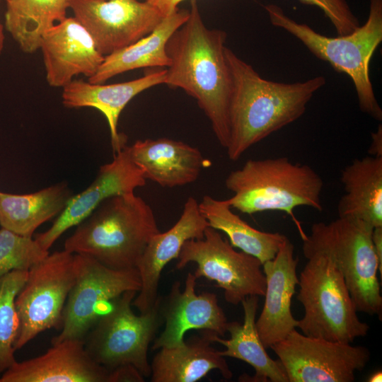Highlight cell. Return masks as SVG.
Wrapping results in <instances>:
<instances>
[{
	"label": "cell",
	"instance_id": "obj_1",
	"mask_svg": "<svg viewBox=\"0 0 382 382\" xmlns=\"http://www.w3.org/2000/svg\"><path fill=\"white\" fill-rule=\"evenodd\" d=\"M226 31L204 24L196 0H191L187 21L166 44L170 64L164 84L194 98L226 149L229 140V105L232 79L225 57Z\"/></svg>",
	"mask_w": 382,
	"mask_h": 382
},
{
	"label": "cell",
	"instance_id": "obj_36",
	"mask_svg": "<svg viewBox=\"0 0 382 382\" xmlns=\"http://www.w3.org/2000/svg\"><path fill=\"white\" fill-rule=\"evenodd\" d=\"M369 382H381L382 381V372L378 371L373 373L368 379Z\"/></svg>",
	"mask_w": 382,
	"mask_h": 382
},
{
	"label": "cell",
	"instance_id": "obj_4",
	"mask_svg": "<svg viewBox=\"0 0 382 382\" xmlns=\"http://www.w3.org/2000/svg\"><path fill=\"white\" fill-rule=\"evenodd\" d=\"M225 186L233 193L226 199L231 208L248 214L284 212L296 224L301 238L306 234L294 210L301 206L323 209L321 177L311 166L294 163L285 156L248 160L228 175Z\"/></svg>",
	"mask_w": 382,
	"mask_h": 382
},
{
	"label": "cell",
	"instance_id": "obj_23",
	"mask_svg": "<svg viewBox=\"0 0 382 382\" xmlns=\"http://www.w3.org/2000/svg\"><path fill=\"white\" fill-rule=\"evenodd\" d=\"M244 317L243 323L228 322L227 332L230 337L222 339L214 332L208 331L209 339L226 347L219 351L224 357H228L246 362L255 370V375L248 381L253 382H289L287 375L282 364L272 359L266 351L259 337L255 318L258 308V296H248L241 303Z\"/></svg>",
	"mask_w": 382,
	"mask_h": 382
},
{
	"label": "cell",
	"instance_id": "obj_5",
	"mask_svg": "<svg viewBox=\"0 0 382 382\" xmlns=\"http://www.w3.org/2000/svg\"><path fill=\"white\" fill-rule=\"evenodd\" d=\"M265 8L272 25L289 33L317 58L349 76L360 110L377 121L382 120V109L369 74L371 59L382 41V0H370L369 16L363 25L349 35L334 37L291 19L277 5L268 4Z\"/></svg>",
	"mask_w": 382,
	"mask_h": 382
},
{
	"label": "cell",
	"instance_id": "obj_17",
	"mask_svg": "<svg viewBox=\"0 0 382 382\" xmlns=\"http://www.w3.org/2000/svg\"><path fill=\"white\" fill-rule=\"evenodd\" d=\"M208 226L200 212L199 203L190 197L177 222L168 231H160L152 237L137 267L141 288L132 301V306L140 313L148 312L156 303L159 279L165 266L173 259H177L186 241L202 238Z\"/></svg>",
	"mask_w": 382,
	"mask_h": 382
},
{
	"label": "cell",
	"instance_id": "obj_6",
	"mask_svg": "<svg viewBox=\"0 0 382 382\" xmlns=\"http://www.w3.org/2000/svg\"><path fill=\"white\" fill-rule=\"evenodd\" d=\"M373 227L359 220L339 217L312 225L303 238L304 257L327 255L342 275L357 312L377 315L381 320L382 296L378 260L374 249Z\"/></svg>",
	"mask_w": 382,
	"mask_h": 382
},
{
	"label": "cell",
	"instance_id": "obj_21",
	"mask_svg": "<svg viewBox=\"0 0 382 382\" xmlns=\"http://www.w3.org/2000/svg\"><path fill=\"white\" fill-rule=\"evenodd\" d=\"M127 146L131 158L146 180L163 187L194 183L207 165L197 148L168 138L137 140Z\"/></svg>",
	"mask_w": 382,
	"mask_h": 382
},
{
	"label": "cell",
	"instance_id": "obj_30",
	"mask_svg": "<svg viewBox=\"0 0 382 382\" xmlns=\"http://www.w3.org/2000/svg\"><path fill=\"white\" fill-rule=\"evenodd\" d=\"M49 253L35 238L0 228V277L13 270L28 271Z\"/></svg>",
	"mask_w": 382,
	"mask_h": 382
},
{
	"label": "cell",
	"instance_id": "obj_24",
	"mask_svg": "<svg viewBox=\"0 0 382 382\" xmlns=\"http://www.w3.org/2000/svg\"><path fill=\"white\" fill-rule=\"evenodd\" d=\"M344 194L337 204L339 217L382 226V157L355 158L341 172Z\"/></svg>",
	"mask_w": 382,
	"mask_h": 382
},
{
	"label": "cell",
	"instance_id": "obj_25",
	"mask_svg": "<svg viewBox=\"0 0 382 382\" xmlns=\"http://www.w3.org/2000/svg\"><path fill=\"white\" fill-rule=\"evenodd\" d=\"M189 10L178 8L166 16L147 35L130 45L105 56L97 72L88 78L104 83L111 78L139 68L166 67L170 64L166 44L172 34L188 18Z\"/></svg>",
	"mask_w": 382,
	"mask_h": 382
},
{
	"label": "cell",
	"instance_id": "obj_13",
	"mask_svg": "<svg viewBox=\"0 0 382 382\" xmlns=\"http://www.w3.org/2000/svg\"><path fill=\"white\" fill-rule=\"evenodd\" d=\"M69 8L105 57L147 35L164 17L138 0H69Z\"/></svg>",
	"mask_w": 382,
	"mask_h": 382
},
{
	"label": "cell",
	"instance_id": "obj_33",
	"mask_svg": "<svg viewBox=\"0 0 382 382\" xmlns=\"http://www.w3.org/2000/svg\"><path fill=\"white\" fill-rule=\"evenodd\" d=\"M157 8L164 16L178 9V5L184 0H144Z\"/></svg>",
	"mask_w": 382,
	"mask_h": 382
},
{
	"label": "cell",
	"instance_id": "obj_16",
	"mask_svg": "<svg viewBox=\"0 0 382 382\" xmlns=\"http://www.w3.org/2000/svg\"><path fill=\"white\" fill-rule=\"evenodd\" d=\"M39 50L47 82L56 88H63L79 74L93 76L105 58L91 34L74 16L66 17L48 29Z\"/></svg>",
	"mask_w": 382,
	"mask_h": 382
},
{
	"label": "cell",
	"instance_id": "obj_10",
	"mask_svg": "<svg viewBox=\"0 0 382 382\" xmlns=\"http://www.w3.org/2000/svg\"><path fill=\"white\" fill-rule=\"evenodd\" d=\"M176 268L195 262L198 279L204 277L224 291L226 301L238 305L248 296H264L266 279L262 262L255 257L237 251L219 231L208 226L201 239H190L177 257Z\"/></svg>",
	"mask_w": 382,
	"mask_h": 382
},
{
	"label": "cell",
	"instance_id": "obj_27",
	"mask_svg": "<svg viewBox=\"0 0 382 382\" xmlns=\"http://www.w3.org/2000/svg\"><path fill=\"white\" fill-rule=\"evenodd\" d=\"M199 208L209 226L225 233L233 248L257 257L262 264L274 257L286 237L253 228L232 212L226 199L205 195Z\"/></svg>",
	"mask_w": 382,
	"mask_h": 382
},
{
	"label": "cell",
	"instance_id": "obj_31",
	"mask_svg": "<svg viewBox=\"0 0 382 382\" xmlns=\"http://www.w3.org/2000/svg\"><path fill=\"white\" fill-rule=\"evenodd\" d=\"M318 7L330 21L338 36L347 35L359 26V21L346 0H299Z\"/></svg>",
	"mask_w": 382,
	"mask_h": 382
},
{
	"label": "cell",
	"instance_id": "obj_8",
	"mask_svg": "<svg viewBox=\"0 0 382 382\" xmlns=\"http://www.w3.org/2000/svg\"><path fill=\"white\" fill-rule=\"evenodd\" d=\"M137 291H128L111 301L84 338L91 357L108 370L122 365L134 366L144 376L151 374L148 349L163 318L161 297L148 312L137 315L132 309Z\"/></svg>",
	"mask_w": 382,
	"mask_h": 382
},
{
	"label": "cell",
	"instance_id": "obj_26",
	"mask_svg": "<svg viewBox=\"0 0 382 382\" xmlns=\"http://www.w3.org/2000/svg\"><path fill=\"white\" fill-rule=\"evenodd\" d=\"M72 195L64 182L30 194L0 191V225L32 237L40 225L63 211Z\"/></svg>",
	"mask_w": 382,
	"mask_h": 382
},
{
	"label": "cell",
	"instance_id": "obj_18",
	"mask_svg": "<svg viewBox=\"0 0 382 382\" xmlns=\"http://www.w3.org/2000/svg\"><path fill=\"white\" fill-rule=\"evenodd\" d=\"M298 262L294 245L286 237L274 257L262 264L266 279L265 301L255 325L266 349L282 340L297 327L291 306L299 283Z\"/></svg>",
	"mask_w": 382,
	"mask_h": 382
},
{
	"label": "cell",
	"instance_id": "obj_34",
	"mask_svg": "<svg viewBox=\"0 0 382 382\" xmlns=\"http://www.w3.org/2000/svg\"><path fill=\"white\" fill-rule=\"evenodd\" d=\"M372 243L378 260V272L382 277V226L373 228Z\"/></svg>",
	"mask_w": 382,
	"mask_h": 382
},
{
	"label": "cell",
	"instance_id": "obj_9",
	"mask_svg": "<svg viewBox=\"0 0 382 382\" xmlns=\"http://www.w3.org/2000/svg\"><path fill=\"white\" fill-rule=\"evenodd\" d=\"M75 280L74 254L64 249L49 253L28 270L16 299L19 318L16 351L40 332L62 328L64 308Z\"/></svg>",
	"mask_w": 382,
	"mask_h": 382
},
{
	"label": "cell",
	"instance_id": "obj_37",
	"mask_svg": "<svg viewBox=\"0 0 382 382\" xmlns=\"http://www.w3.org/2000/svg\"><path fill=\"white\" fill-rule=\"evenodd\" d=\"M1 2V0H0ZM4 29L3 25L0 23V54L4 49Z\"/></svg>",
	"mask_w": 382,
	"mask_h": 382
},
{
	"label": "cell",
	"instance_id": "obj_22",
	"mask_svg": "<svg viewBox=\"0 0 382 382\" xmlns=\"http://www.w3.org/2000/svg\"><path fill=\"white\" fill-rule=\"evenodd\" d=\"M208 331L194 335L181 345L161 347L151 366L152 382H195L216 369L226 379L233 374L219 351L211 346Z\"/></svg>",
	"mask_w": 382,
	"mask_h": 382
},
{
	"label": "cell",
	"instance_id": "obj_2",
	"mask_svg": "<svg viewBox=\"0 0 382 382\" xmlns=\"http://www.w3.org/2000/svg\"><path fill=\"white\" fill-rule=\"evenodd\" d=\"M225 57L232 79L226 149L228 158L236 161L251 146L300 118L326 80L318 76L294 83L270 81L227 47Z\"/></svg>",
	"mask_w": 382,
	"mask_h": 382
},
{
	"label": "cell",
	"instance_id": "obj_19",
	"mask_svg": "<svg viewBox=\"0 0 382 382\" xmlns=\"http://www.w3.org/2000/svg\"><path fill=\"white\" fill-rule=\"evenodd\" d=\"M44 354L6 370L0 382H108L110 370L96 363L83 340L52 344Z\"/></svg>",
	"mask_w": 382,
	"mask_h": 382
},
{
	"label": "cell",
	"instance_id": "obj_14",
	"mask_svg": "<svg viewBox=\"0 0 382 382\" xmlns=\"http://www.w3.org/2000/svg\"><path fill=\"white\" fill-rule=\"evenodd\" d=\"M142 170L131 158L128 146L115 153L112 161L100 166L92 183L80 193L72 195L52 225L36 235L35 240L47 250L69 228L77 226L103 201L117 195L133 193L145 185Z\"/></svg>",
	"mask_w": 382,
	"mask_h": 382
},
{
	"label": "cell",
	"instance_id": "obj_32",
	"mask_svg": "<svg viewBox=\"0 0 382 382\" xmlns=\"http://www.w3.org/2000/svg\"><path fill=\"white\" fill-rule=\"evenodd\" d=\"M144 377L137 369L127 364L110 370L108 382H143Z\"/></svg>",
	"mask_w": 382,
	"mask_h": 382
},
{
	"label": "cell",
	"instance_id": "obj_12",
	"mask_svg": "<svg viewBox=\"0 0 382 382\" xmlns=\"http://www.w3.org/2000/svg\"><path fill=\"white\" fill-rule=\"evenodd\" d=\"M270 348L289 382H352L371 357L365 347L309 337L296 328Z\"/></svg>",
	"mask_w": 382,
	"mask_h": 382
},
{
	"label": "cell",
	"instance_id": "obj_3",
	"mask_svg": "<svg viewBox=\"0 0 382 382\" xmlns=\"http://www.w3.org/2000/svg\"><path fill=\"white\" fill-rule=\"evenodd\" d=\"M159 232L152 208L141 197L134 192L117 195L76 226L64 249L111 269H137L148 243Z\"/></svg>",
	"mask_w": 382,
	"mask_h": 382
},
{
	"label": "cell",
	"instance_id": "obj_20",
	"mask_svg": "<svg viewBox=\"0 0 382 382\" xmlns=\"http://www.w3.org/2000/svg\"><path fill=\"white\" fill-rule=\"evenodd\" d=\"M166 69L149 72L129 81L112 83H93L73 79L62 88V103L66 108H93L107 119L114 152L126 146V137L118 132L120 113L127 103L142 91L164 83Z\"/></svg>",
	"mask_w": 382,
	"mask_h": 382
},
{
	"label": "cell",
	"instance_id": "obj_11",
	"mask_svg": "<svg viewBox=\"0 0 382 382\" xmlns=\"http://www.w3.org/2000/svg\"><path fill=\"white\" fill-rule=\"evenodd\" d=\"M74 260L76 280L65 303L61 331L52 344L69 339L84 340L100 315V306L141 288L137 269H111L81 254H74Z\"/></svg>",
	"mask_w": 382,
	"mask_h": 382
},
{
	"label": "cell",
	"instance_id": "obj_7",
	"mask_svg": "<svg viewBox=\"0 0 382 382\" xmlns=\"http://www.w3.org/2000/svg\"><path fill=\"white\" fill-rule=\"evenodd\" d=\"M299 277L297 300L304 314L297 327L305 335L352 344L367 335L342 275L329 257L313 253Z\"/></svg>",
	"mask_w": 382,
	"mask_h": 382
},
{
	"label": "cell",
	"instance_id": "obj_35",
	"mask_svg": "<svg viewBox=\"0 0 382 382\" xmlns=\"http://www.w3.org/2000/svg\"><path fill=\"white\" fill-rule=\"evenodd\" d=\"M371 142L368 150L370 156L382 157V125L379 124L376 131L371 134Z\"/></svg>",
	"mask_w": 382,
	"mask_h": 382
},
{
	"label": "cell",
	"instance_id": "obj_28",
	"mask_svg": "<svg viewBox=\"0 0 382 382\" xmlns=\"http://www.w3.org/2000/svg\"><path fill=\"white\" fill-rule=\"evenodd\" d=\"M5 28L26 54L40 49L45 32L66 17L69 0H4Z\"/></svg>",
	"mask_w": 382,
	"mask_h": 382
},
{
	"label": "cell",
	"instance_id": "obj_29",
	"mask_svg": "<svg viewBox=\"0 0 382 382\" xmlns=\"http://www.w3.org/2000/svg\"><path fill=\"white\" fill-rule=\"evenodd\" d=\"M28 271L13 270L0 277V373L16 360L14 345L18 336L19 318L16 299L25 284Z\"/></svg>",
	"mask_w": 382,
	"mask_h": 382
},
{
	"label": "cell",
	"instance_id": "obj_15",
	"mask_svg": "<svg viewBox=\"0 0 382 382\" xmlns=\"http://www.w3.org/2000/svg\"><path fill=\"white\" fill-rule=\"evenodd\" d=\"M197 279L194 273L189 272L183 291L180 282H175L168 295L161 297L160 311L165 328L154 340L153 350L181 345L190 330H209L220 337L227 332L228 321L216 295L208 291L197 294Z\"/></svg>",
	"mask_w": 382,
	"mask_h": 382
}]
</instances>
